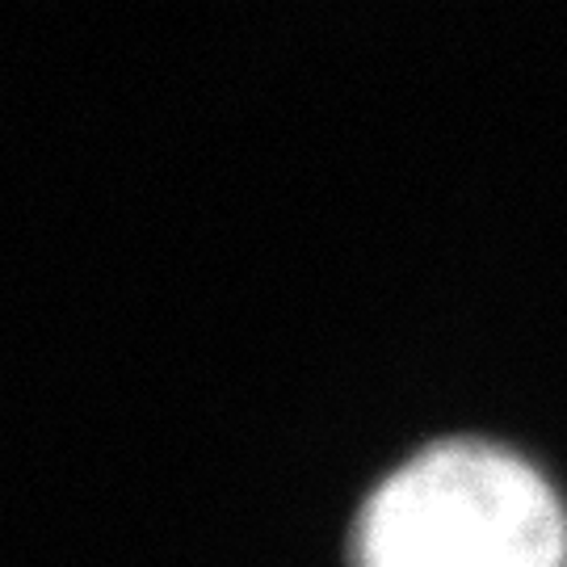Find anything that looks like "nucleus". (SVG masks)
Listing matches in <instances>:
<instances>
[{
  "label": "nucleus",
  "mask_w": 567,
  "mask_h": 567,
  "mask_svg": "<svg viewBox=\"0 0 567 567\" xmlns=\"http://www.w3.org/2000/svg\"><path fill=\"white\" fill-rule=\"evenodd\" d=\"M353 567H567V508L513 450L437 442L365 496Z\"/></svg>",
  "instance_id": "nucleus-1"
}]
</instances>
